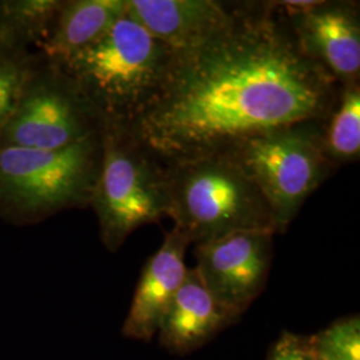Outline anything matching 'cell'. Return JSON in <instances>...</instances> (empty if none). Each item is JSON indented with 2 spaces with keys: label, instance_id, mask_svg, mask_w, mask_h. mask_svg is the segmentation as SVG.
Returning <instances> with one entry per match:
<instances>
[{
  "label": "cell",
  "instance_id": "1",
  "mask_svg": "<svg viewBox=\"0 0 360 360\" xmlns=\"http://www.w3.org/2000/svg\"><path fill=\"white\" fill-rule=\"evenodd\" d=\"M340 89L269 1L239 4L227 31L174 53L160 89L126 129L168 167L272 129L327 123Z\"/></svg>",
  "mask_w": 360,
  "mask_h": 360
},
{
  "label": "cell",
  "instance_id": "2",
  "mask_svg": "<svg viewBox=\"0 0 360 360\" xmlns=\"http://www.w3.org/2000/svg\"><path fill=\"white\" fill-rule=\"evenodd\" d=\"M172 56L126 13L98 41L56 65L103 129H127L160 89Z\"/></svg>",
  "mask_w": 360,
  "mask_h": 360
},
{
  "label": "cell",
  "instance_id": "3",
  "mask_svg": "<svg viewBox=\"0 0 360 360\" xmlns=\"http://www.w3.org/2000/svg\"><path fill=\"white\" fill-rule=\"evenodd\" d=\"M166 168L167 214L190 243L235 232L276 233L274 217L257 186L224 155Z\"/></svg>",
  "mask_w": 360,
  "mask_h": 360
},
{
  "label": "cell",
  "instance_id": "4",
  "mask_svg": "<svg viewBox=\"0 0 360 360\" xmlns=\"http://www.w3.org/2000/svg\"><path fill=\"white\" fill-rule=\"evenodd\" d=\"M102 163V134L58 150L0 147V217L31 224L90 206Z\"/></svg>",
  "mask_w": 360,
  "mask_h": 360
},
{
  "label": "cell",
  "instance_id": "5",
  "mask_svg": "<svg viewBox=\"0 0 360 360\" xmlns=\"http://www.w3.org/2000/svg\"><path fill=\"white\" fill-rule=\"evenodd\" d=\"M326 123L272 129L223 153L257 187L270 206L275 230L284 232L304 202L334 171L323 153Z\"/></svg>",
  "mask_w": 360,
  "mask_h": 360
},
{
  "label": "cell",
  "instance_id": "6",
  "mask_svg": "<svg viewBox=\"0 0 360 360\" xmlns=\"http://www.w3.org/2000/svg\"><path fill=\"white\" fill-rule=\"evenodd\" d=\"M90 207L110 252L136 229L159 223L167 214L166 168L126 129L102 131V163Z\"/></svg>",
  "mask_w": 360,
  "mask_h": 360
},
{
  "label": "cell",
  "instance_id": "7",
  "mask_svg": "<svg viewBox=\"0 0 360 360\" xmlns=\"http://www.w3.org/2000/svg\"><path fill=\"white\" fill-rule=\"evenodd\" d=\"M35 60L0 147L58 150L102 134L98 116L75 84L51 62Z\"/></svg>",
  "mask_w": 360,
  "mask_h": 360
},
{
  "label": "cell",
  "instance_id": "8",
  "mask_svg": "<svg viewBox=\"0 0 360 360\" xmlns=\"http://www.w3.org/2000/svg\"><path fill=\"white\" fill-rule=\"evenodd\" d=\"M269 231H242L196 245V271L207 290L243 315L267 284L272 262Z\"/></svg>",
  "mask_w": 360,
  "mask_h": 360
},
{
  "label": "cell",
  "instance_id": "9",
  "mask_svg": "<svg viewBox=\"0 0 360 360\" xmlns=\"http://www.w3.org/2000/svg\"><path fill=\"white\" fill-rule=\"evenodd\" d=\"M297 46L340 86L359 82V7L347 1H321L287 20Z\"/></svg>",
  "mask_w": 360,
  "mask_h": 360
},
{
  "label": "cell",
  "instance_id": "10",
  "mask_svg": "<svg viewBox=\"0 0 360 360\" xmlns=\"http://www.w3.org/2000/svg\"><path fill=\"white\" fill-rule=\"evenodd\" d=\"M238 10L239 4L215 0H127V16L174 53L200 47L227 31Z\"/></svg>",
  "mask_w": 360,
  "mask_h": 360
},
{
  "label": "cell",
  "instance_id": "11",
  "mask_svg": "<svg viewBox=\"0 0 360 360\" xmlns=\"http://www.w3.org/2000/svg\"><path fill=\"white\" fill-rule=\"evenodd\" d=\"M190 245L176 229L165 233L163 243L143 267L122 328L123 336L150 342L158 334L166 311L187 276L184 255Z\"/></svg>",
  "mask_w": 360,
  "mask_h": 360
},
{
  "label": "cell",
  "instance_id": "12",
  "mask_svg": "<svg viewBox=\"0 0 360 360\" xmlns=\"http://www.w3.org/2000/svg\"><path fill=\"white\" fill-rule=\"evenodd\" d=\"M240 316L220 303L202 283L196 271L188 269L159 326V342L171 354L186 355L203 347Z\"/></svg>",
  "mask_w": 360,
  "mask_h": 360
},
{
  "label": "cell",
  "instance_id": "13",
  "mask_svg": "<svg viewBox=\"0 0 360 360\" xmlns=\"http://www.w3.org/2000/svg\"><path fill=\"white\" fill-rule=\"evenodd\" d=\"M127 13V0H67L49 38L39 47L51 63H63L90 47Z\"/></svg>",
  "mask_w": 360,
  "mask_h": 360
},
{
  "label": "cell",
  "instance_id": "14",
  "mask_svg": "<svg viewBox=\"0 0 360 360\" xmlns=\"http://www.w3.org/2000/svg\"><path fill=\"white\" fill-rule=\"evenodd\" d=\"M62 0H0V51L27 53L49 38Z\"/></svg>",
  "mask_w": 360,
  "mask_h": 360
},
{
  "label": "cell",
  "instance_id": "15",
  "mask_svg": "<svg viewBox=\"0 0 360 360\" xmlns=\"http://www.w3.org/2000/svg\"><path fill=\"white\" fill-rule=\"evenodd\" d=\"M322 146L323 153L333 167L359 159V82L342 86L338 104L323 129Z\"/></svg>",
  "mask_w": 360,
  "mask_h": 360
},
{
  "label": "cell",
  "instance_id": "16",
  "mask_svg": "<svg viewBox=\"0 0 360 360\" xmlns=\"http://www.w3.org/2000/svg\"><path fill=\"white\" fill-rule=\"evenodd\" d=\"M315 360H360V318L349 315L309 336Z\"/></svg>",
  "mask_w": 360,
  "mask_h": 360
},
{
  "label": "cell",
  "instance_id": "17",
  "mask_svg": "<svg viewBox=\"0 0 360 360\" xmlns=\"http://www.w3.org/2000/svg\"><path fill=\"white\" fill-rule=\"evenodd\" d=\"M34 62L28 53L0 51V136L19 102Z\"/></svg>",
  "mask_w": 360,
  "mask_h": 360
},
{
  "label": "cell",
  "instance_id": "18",
  "mask_svg": "<svg viewBox=\"0 0 360 360\" xmlns=\"http://www.w3.org/2000/svg\"><path fill=\"white\" fill-rule=\"evenodd\" d=\"M267 360H315L309 336L284 331L271 348Z\"/></svg>",
  "mask_w": 360,
  "mask_h": 360
}]
</instances>
